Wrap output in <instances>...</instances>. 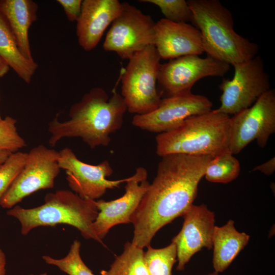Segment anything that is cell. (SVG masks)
I'll use <instances>...</instances> for the list:
<instances>
[{
  "label": "cell",
  "mask_w": 275,
  "mask_h": 275,
  "mask_svg": "<svg viewBox=\"0 0 275 275\" xmlns=\"http://www.w3.org/2000/svg\"><path fill=\"white\" fill-rule=\"evenodd\" d=\"M9 67L7 62L0 57V77L5 75L8 72Z\"/></svg>",
  "instance_id": "cell-31"
},
{
  "label": "cell",
  "mask_w": 275,
  "mask_h": 275,
  "mask_svg": "<svg viewBox=\"0 0 275 275\" xmlns=\"http://www.w3.org/2000/svg\"><path fill=\"white\" fill-rule=\"evenodd\" d=\"M6 257L0 248V275H5L6 272Z\"/></svg>",
  "instance_id": "cell-30"
},
{
  "label": "cell",
  "mask_w": 275,
  "mask_h": 275,
  "mask_svg": "<svg viewBox=\"0 0 275 275\" xmlns=\"http://www.w3.org/2000/svg\"><path fill=\"white\" fill-rule=\"evenodd\" d=\"M127 111L120 94L114 92L109 97L102 88H93L72 105L68 120L60 122L57 116L49 123V144L53 147L63 138H79L92 149L107 146L111 134L122 127Z\"/></svg>",
  "instance_id": "cell-2"
},
{
  "label": "cell",
  "mask_w": 275,
  "mask_h": 275,
  "mask_svg": "<svg viewBox=\"0 0 275 275\" xmlns=\"http://www.w3.org/2000/svg\"><path fill=\"white\" fill-rule=\"evenodd\" d=\"M63 8L68 19L72 22L77 21L81 11L82 0H58Z\"/></svg>",
  "instance_id": "cell-28"
},
{
  "label": "cell",
  "mask_w": 275,
  "mask_h": 275,
  "mask_svg": "<svg viewBox=\"0 0 275 275\" xmlns=\"http://www.w3.org/2000/svg\"><path fill=\"white\" fill-rule=\"evenodd\" d=\"M230 133L231 117L212 109L190 117L177 128L158 134L156 153L160 157L180 154L214 157L230 151Z\"/></svg>",
  "instance_id": "cell-4"
},
{
  "label": "cell",
  "mask_w": 275,
  "mask_h": 275,
  "mask_svg": "<svg viewBox=\"0 0 275 275\" xmlns=\"http://www.w3.org/2000/svg\"><path fill=\"white\" fill-rule=\"evenodd\" d=\"M231 79L224 78L219 85L222 91L221 105L214 109L227 115H234L251 107L270 89L268 74L260 56L233 65Z\"/></svg>",
  "instance_id": "cell-7"
},
{
  "label": "cell",
  "mask_w": 275,
  "mask_h": 275,
  "mask_svg": "<svg viewBox=\"0 0 275 275\" xmlns=\"http://www.w3.org/2000/svg\"><path fill=\"white\" fill-rule=\"evenodd\" d=\"M160 59L154 45H151L129 60L121 78V95L129 113L146 114L161 103L156 88Z\"/></svg>",
  "instance_id": "cell-6"
},
{
  "label": "cell",
  "mask_w": 275,
  "mask_h": 275,
  "mask_svg": "<svg viewBox=\"0 0 275 275\" xmlns=\"http://www.w3.org/2000/svg\"><path fill=\"white\" fill-rule=\"evenodd\" d=\"M0 57L25 82L31 81L38 65L25 58L20 52L16 40L0 11Z\"/></svg>",
  "instance_id": "cell-20"
},
{
  "label": "cell",
  "mask_w": 275,
  "mask_h": 275,
  "mask_svg": "<svg viewBox=\"0 0 275 275\" xmlns=\"http://www.w3.org/2000/svg\"><path fill=\"white\" fill-rule=\"evenodd\" d=\"M156 175L132 215L131 242L143 249L156 233L193 204L210 156L173 154L161 157Z\"/></svg>",
  "instance_id": "cell-1"
},
{
  "label": "cell",
  "mask_w": 275,
  "mask_h": 275,
  "mask_svg": "<svg viewBox=\"0 0 275 275\" xmlns=\"http://www.w3.org/2000/svg\"><path fill=\"white\" fill-rule=\"evenodd\" d=\"M28 153H12L0 164V201L23 168Z\"/></svg>",
  "instance_id": "cell-26"
},
{
  "label": "cell",
  "mask_w": 275,
  "mask_h": 275,
  "mask_svg": "<svg viewBox=\"0 0 275 275\" xmlns=\"http://www.w3.org/2000/svg\"><path fill=\"white\" fill-rule=\"evenodd\" d=\"M80 246L81 242L75 239L63 258L56 259L47 255L43 256L42 258L47 264L57 266L68 275H94L81 258Z\"/></svg>",
  "instance_id": "cell-24"
},
{
  "label": "cell",
  "mask_w": 275,
  "mask_h": 275,
  "mask_svg": "<svg viewBox=\"0 0 275 275\" xmlns=\"http://www.w3.org/2000/svg\"><path fill=\"white\" fill-rule=\"evenodd\" d=\"M230 65L207 56H185L160 64L157 82L168 96L190 92L195 84L209 76H224Z\"/></svg>",
  "instance_id": "cell-11"
},
{
  "label": "cell",
  "mask_w": 275,
  "mask_h": 275,
  "mask_svg": "<svg viewBox=\"0 0 275 275\" xmlns=\"http://www.w3.org/2000/svg\"><path fill=\"white\" fill-rule=\"evenodd\" d=\"M12 153L9 150L0 149V164L3 163Z\"/></svg>",
  "instance_id": "cell-32"
},
{
  "label": "cell",
  "mask_w": 275,
  "mask_h": 275,
  "mask_svg": "<svg viewBox=\"0 0 275 275\" xmlns=\"http://www.w3.org/2000/svg\"><path fill=\"white\" fill-rule=\"evenodd\" d=\"M240 171L238 160L230 151H227L212 158L204 176L211 182L228 183L236 179Z\"/></svg>",
  "instance_id": "cell-22"
},
{
  "label": "cell",
  "mask_w": 275,
  "mask_h": 275,
  "mask_svg": "<svg viewBox=\"0 0 275 275\" xmlns=\"http://www.w3.org/2000/svg\"><path fill=\"white\" fill-rule=\"evenodd\" d=\"M38 6L32 0L0 1V11L6 19L23 56L34 61L30 44L29 30L37 19Z\"/></svg>",
  "instance_id": "cell-18"
},
{
  "label": "cell",
  "mask_w": 275,
  "mask_h": 275,
  "mask_svg": "<svg viewBox=\"0 0 275 275\" xmlns=\"http://www.w3.org/2000/svg\"><path fill=\"white\" fill-rule=\"evenodd\" d=\"M250 238L245 232L236 229L232 219L223 226H215L212 238L214 271L219 273L226 270L248 244Z\"/></svg>",
  "instance_id": "cell-19"
},
{
  "label": "cell",
  "mask_w": 275,
  "mask_h": 275,
  "mask_svg": "<svg viewBox=\"0 0 275 275\" xmlns=\"http://www.w3.org/2000/svg\"><path fill=\"white\" fill-rule=\"evenodd\" d=\"M17 120L7 116L0 121V149L12 153L26 146L24 140L19 134L16 127Z\"/></svg>",
  "instance_id": "cell-27"
},
{
  "label": "cell",
  "mask_w": 275,
  "mask_h": 275,
  "mask_svg": "<svg viewBox=\"0 0 275 275\" xmlns=\"http://www.w3.org/2000/svg\"><path fill=\"white\" fill-rule=\"evenodd\" d=\"M58 163L65 171L68 185L74 193L85 200L96 201L108 189L119 187L127 178L111 180L113 169L107 160L92 165L79 160L71 149L66 147L59 152Z\"/></svg>",
  "instance_id": "cell-13"
},
{
  "label": "cell",
  "mask_w": 275,
  "mask_h": 275,
  "mask_svg": "<svg viewBox=\"0 0 275 275\" xmlns=\"http://www.w3.org/2000/svg\"><path fill=\"white\" fill-rule=\"evenodd\" d=\"M183 217L182 229L171 241L176 247L178 271L184 270L191 257L202 249H212L215 227L214 213L203 204H193Z\"/></svg>",
  "instance_id": "cell-15"
},
{
  "label": "cell",
  "mask_w": 275,
  "mask_h": 275,
  "mask_svg": "<svg viewBox=\"0 0 275 275\" xmlns=\"http://www.w3.org/2000/svg\"><path fill=\"white\" fill-rule=\"evenodd\" d=\"M98 213L95 201L83 199L65 189L47 194L44 204L38 207L24 208L18 205L7 212L8 215L19 222L23 235L38 227L66 224L77 229L86 239H92L102 244L92 227Z\"/></svg>",
  "instance_id": "cell-5"
},
{
  "label": "cell",
  "mask_w": 275,
  "mask_h": 275,
  "mask_svg": "<svg viewBox=\"0 0 275 275\" xmlns=\"http://www.w3.org/2000/svg\"><path fill=\"white\" fill-rule=\"evenodd\" d=\"M212 102L206 97L194 94L191 91L162 99L152 112L135 115L133 126L148 131L161 133L180 126L187 118L212 110Z\"/></svg>",
  "instance_id": "cell-12"
},
{
  "label": "cell",
  "mask_w": 275,
  "mask_h": 275,
  "mask_svg": "<svg viewBox=\"0 0 275 275\" xmlns=\"http://www.w3.org/2000/svg\"><path fill=\"white\" fill-rule=\"evenodd\" d=\"M144 254L143 249L127 242L122 253L116 257L108 270H101L100 275H149Z\"/></svg>",
  "instance_id": "cell-21"
},
{
  "label": "cell",
  "mask_w": 275,
  "mask_h": 275,
  "mask_svg": "<svg viewBox=\"0 0 275 275\" xmlns=\"http://www.w3.org/2000/svg\"><path fill=\"white\" fill-rule=\"evenodd\" d=\"M147 177V170L139 167L132 176L127 178L122 197L109 201H95L98 213L92 227L101 240L114 226L131 223L132 215L150 185Z\"/></svg>",
  "instance_id": "cell-14"
},
{
  "label": "cell",
  "mask_w": 275,
  "mask_h": 275,
  "mask_svg": "<svg viewBox=\"0 0 275 275\" xmlns=\"http://www.w3.org/2000/svg\"><path fill=\"white\" fill-rule=\"evenodd\" d=\"M155 22L151 16L127 2L107 32L103 48L114 51L123 60H129L135 53L154 45Z\"/></svg>",
  "instance_id": "cell-9"
},
{
  "label": "cell",
  "mask_w": 275,
  "mask_h": 275,
  "mask_svg": "<svg viewBox=\"0 0 275 275\" xmlns=\"http://www.w3.org/2000/svg\"><path fill=\"white\" fill-rule=\"evenodd\" d=\"M29 275H34V274H29ZM39 275H47V273H46V272H44V273H42L40 274Z\"/></svg>",
  "instance_id": "cell-34"
},
{
  "label": "cell",
  "mask_w": 275,
  "mask_h": 275,
  "mask_svg": "<svg viewBox=\"0 0 275 275\" xmlns=\"http://www.w3.org/2000/svg\"><path fill=\"white\" fill-rule=\"evenodd\" d=\"M157 6L165 19L174 22H192L193 12L185 0H141Z\"/></svg>",
  "instance_id": "cell-25"
},
{
  "label": "cell",
  "mask_w": 275,
  "mask_h": 275,
  "mask_svg": "<svg viewBox=\"0 0 275 275\" xmlns=\"http://www.w3.org/2000/svg\"><path fill=\"white\" fill-rule=\"evenodd\" d=\"M187 2L207 56L233 65L257 56L259 46L235 32L232 13L219 1Z\"/></svg>",
  "instance_id": "cell-3"
},
{
  "label": "cell",
  "mask_w": 275,
  "mask_h": 275,
  "mask_svg": "<svg viewBox=\"0 0 275 275\" xmlns=\"http://www.w3.org/2000/svg\"><path fill=\"white\" fill-rule=\"evenodd\" d=\"M275 132V91L270 89L251 107L231 117L230 151L239 153L256 140L264 148Z\"/></svg>",
  "instance_id": "cell-10"
},
{
  "label": "cell",
  "mask_w": 275,
  "mask_h": 275,
  "mask_svg": "<svg viewBox=\"0 0 275 275\" xmlns=\"http://www.w3.org/2000/svg\"><path fill=\"white\" fill-rule=\"evenodd\" d=\"M256 171L261 172L267 176L273 174L275 171V157H273L262 164L256 166L252 171Z\"/></svg>",
  "instance_id": "cell-29"
},
{
  "label": "cell",
  "mask_w": 275,
  "mask_h": 275,
  "mask_svg": "<svg viewBox=\"0 0 275 275\" xmlns=\"http://www.w3.org/2000/svg\"><path fill=\"white\" fill-rule=\"evenodd\" d=\"M206 275H219V273L214 271V272L209 273Z\"/></svg>",
  "instance_id": "cell-33"
},
{
  "label": "cell",
  "mask_w": 275,
  "mask_h": 275,
  "mask_svg": "<svg viewBox=\"0 0 275 275\" xmlns=\"http://www.w3.org/2000/svg\"><path fill=\"white\" fill-rule=\"evenodd\" d=\"M59 152L38 145L28 153L25 162L0 201V206L11 209L25 197L41 189L53 187L61 170Z\"/></svg>",
  "instance_id": "cell-8"
},
{
  "label": "cell",
  "mask_w": 275,
  "mask_h": 275,
  "mask_svg": "<svg viewBox=\"0 0 275 275\" xmlns=\"http://www.w3.org/2000/svg\"><path fill=\"white\" fill-rule=\"evenodd\" d=\"M122 9L118 0H84L76 21V36L81 47L86 51L95 48L106 28Z\"/></svg>",
  "instance_id": "cell-17"
},
{
  "label": "cell",
  "mask_w": 275,
  "mask_h": 275,
  "mask_svg": "<svg viewBox=\"0 0 275 275\" xmlns=\"http://www.w3.org/2000/svg\"><path fill=\"white\" fill-rule=\"evenodd\" d=\"M154 45L163 59L199 56L204 52L198 29L188 23L174 22L165 18L155 22Z\"/></svg>",
  "instance_id": "cell-16"
},
{
  "label": "cell",
  "mask_w": 275,
  "mask_h": 275,
  "mask_svg": "<svg viewBox=\"0 0 275 275\" xmlns=\"http://www.w3.org/2000/svg\"><path fill=\"white\" fill-rule=\"evenodd\" d=\"M145 252L144 258L149 275H172V269L177 262L176 245L154 249L150 245Z\"/></svg>",
  "instance_id": "cell-23"
},
{
  "label": "cell",
  "mask_w": 275,
  "mask_h": 275,
  "mask_svg": "<svg viewBox=\"0 0 275 275\" xmlns=\"http://www.w3.org/2000/svg\"><path fill=\"white\" fill-rule=\"evenodd\" d=\"M2 118H1V115H0V121L2 120Z\"/></svg>",
  "instance_id": "cell-35"
}]
</instances>
